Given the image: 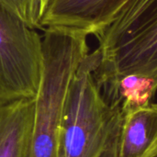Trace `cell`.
I'll return each instance as SVG.
<instances>
[{
  "instance_id": "1",
  "label": "cell",
  "mask_w": 157,
  "mask_h": 157,
  "mask_svg": "<svg viewBox=\"0 0 157 157\" xmlns=\"http://www.w3.org/2000/svg\"><path fill=\"white\" fill-rule=\"evenodd\" d=\"M43 68L28 157H59L61 119L72 78L89 52L87 36L63 29H44Z\"/></svg>"
},
{
  "instance_id": "2",
  "label": "cell",
  "mask_w": 157,
  "mask_h": 157,
  "mask_svg": "<svg viewBox=\"0 0 157 157\" xmlns=\"http://www.w3.org/2000/svg\"><path fill=\"white\" fill-rule=\"evenodd\" d=\"M98 61V51L89 52L72 78L61 119L59 157H98L123 115L121 107L107 101L95 78Z\"/></svg>"
},
{
  "instance_id": "3",
  "label": "cell",
  "mask_w": 157,
  "mask_h": 157,
  "mask_svg": "<svg viewBox=\"0 0 157 157\" xmlns=\"http://www.w3.org/2000/svg\"><path fill=\"white\" fill-rule=\"evenodd\" d=\"M43 68L42 39L0 5V100L35 98Z\"/></svg>"
},
{
  "instance_id": "4",
  "label": "cell",
  "mask_w": 157,
  "mask_h": 157,
  "mask_svg": "<svg viewBox=\"0 0 157 157\" xmlns=\"http://www.w3.org/2000/svg\"><path fill=\"white\" fill-rule=\"evenodd\" d=\"M94 74L101 86L124 75H138L152 78L157 86V19L111 51L99 52Z\"/></svg>"
},
{
  "instance_id": "5",
  "label": "cell",
  "mask_w": 157,
  "mask_h": 157,
  "mask_svg": "<svg viewBox=\"0 0 157 157\" xmlns=\"http://www.w3.org/2000/svg\"><path fill=\"white\" fill-rule=\"evenodd\" d=\"M128 0H48L38 29H63L97 37Z\"/></svg>"
},
{
  "instance_id": "6",
  "label": "cell",
  "mask_w": 157,
  "mask_h": 157,
  "mask_svg": "<svg viewBox=\"0 0 157 157\" xmlns=\"http://www.w3.org/2000/svg\"><path fill=\"white\" fill-rule=\"evenodd\" d=\"M35 98L0 100V157H28Z\"/></svg>"
},
{
  "instance_id": "7",
  "label": "cell",
  "mask_w": 157,
  "mask_h": 157,
  "mask_svg": "<svg viewBox=\"0 0 157 157\" xmlns=\"http://www.w3.org/2000/svg\"><path fill=\"white\" fill-rule=\"evenodd\" d=\"M157 19V0H128L113 22L96 38L97 50L106 53L148 28Z\"/></svg>"
},
{
  "instance_id": "8",
  "label": "cell",
  "mask_w": 157,
  "mask_h": 157,
  "mask_svg": "<svg viewBox=\"0 0 157 157\" xmlns=\"http://www.w3.org/2000/svg\"><path fill=\"white\" fill-rule=\"evenodd\" d=\"M157 136V104L123 112L119 157H143Z\"/></svg>"
},
{
  "instance_id": "9",
  "label": "cell",
  "mask_w": 157,
  "mask_h": 157,
  "mask_svg": "<svg viewBox=\"0 0 157 157\" xmlns=\"http://www.w3.org/2000/svg\"><path fill=\"white\" fill-rule=\"evenodd\" d=\"M0 5L18 16L34 29L31 17L32 0H0Z\"/></svg>"
},
{
  "instance_id": "10",
  "label": "cell",
  "mask_w": 157,
  "mask_h": 157,
  "mask_svg": "<svg viewBox=\"0 0 157 157\" xmlns=\"http://www.w3.org/2000/svg\"><path fill=\"white\" fill-rule=\"evenodd\" d=\"M122 118L123 115L115 123L104 148L102 149L101 153L98 157H119V140H120Z\"/></svg>"
},
{
  "instance_id": "11",
  "label": "cell",
  "mask_w": 157,
  "mask_h": 157,
  "mask_svg": "<svg viewBox=\"0 0 157 157\" xmlns=\"http://www.w3.org/2000/svg\"><path fill=\"white\" fill-rule=\"evenodd\" d=\"M48 0H32L31 6V17L34 29H38L40 20L44 13Z\"/></svg>"
},
{
  "instance_id": "12",
  "label": "cell",
  "mask_w": 157,
  "mask_h": 157,
  "mask_svg": "<svg viewBox=\"0 0 157 157\" xmlns=\"http://www.w3.org/2000/svg\"><path fill=\"white\" fill-rule=\"evenodd\" d=\"M143 157H157V136Z\"/></svg>"
}]
</instances>
